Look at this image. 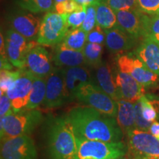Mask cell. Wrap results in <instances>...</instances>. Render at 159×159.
Here are the masks:
<instances>
[{"instance_id": "7c38bea8", "label": "cell", "mask_w": 159, "mask_h": 159, "mask_svg": "<svg viewBox=\"0 0 159 159\" xmlns=\"http://www.w3.org/2000/svg\"><path fill=\"white\" fill-rule=\"evenodd\" d=\"M35 76L27 69H23L21 75L7 90L6 94L11 99L14 111L22 110L28 103Z\"/></svg>"}, {"instance_id": "f35d334b", "label": "cell", "mask_w": 159, "mask_h": 159, "mask_svg": "<svg viewBox=\"0 0 159 159\" xmlns=\"http://www.w3.org/2000/svg\"><path fill=\"white\" fill-rule=\"evenodd\" d=\"M149 131L159 140V122L155 121L150 125Z\"/></svg>"}, {"instance_id": "f546056e", "label": "cell", "mask_w": 159, "mask_h": 159, "mask_svg": "<svg viewBox=\"0 0 159 159\" xmlns=\"http://www.w3.org/2000/svg\"><path fill=\"white\" fill-rule=\"evenodd\" d=\"M150 38L159 43V14L149 16L145 26L144 38Z\"/></svg>"}, {"instance_id": "f1b7e54d", "label": "cell", "mask_w": 159, "mask_h": 159, "mask_svg": "<svg viewBox=\"0 0 159 159\" xmlns=\"http://www.w3.org/2000/svg\"><path fill=\"white\" fill-rule=\"evenodd\" d=\"M23 69H19L17 71L1 69V79H0V94H4L7 93L11 85L14 83L22 73Z\"/></svg>"}, {"instance_id": "ffe728a7", "label": "cell", "mask_w": 159, "mask_h": 159, "mask_svg": "<svg viewBox=\"0 0 159 159\" xmlns=\"http://www.w3.org/2000/svg\"><path fill=\"white\" fill-rule=\"evenodd\" d=\"M52 61L57 67L81 66L86 64L83 51H77L66 47L62 43L56 45Z\"/></svg>"}, {"instance_id": "83f0119b", "label": "cell", "mask_w": 159, "mask_h": 159, "mask_svg": "<svg viewBox=\"0 0 159 159\" xmlns=\"http://www.w3.org/2000/svg\"><path fill=\"white\" fill-rule=\"evenodd\" d=\"M142 111L144 118L149 122L152 123L158 119L159 115V102L148 98L144 94L140 99Z\"/></svg>"}, {"instance_id": "e0dca14e", "label": "cell", "mask_w": 159, "mask_h": 159, "mask_svg": "<svg viewBox=\"0 0 159 159\" xmlns=\"http://www.w3.org/2000/svg\"><path fill=\"white\" fill-rule=\"evenodd\" d=\"M105 45L113 53L123 52L132 49L136 43V39L123 30L118 26L105 30Z\"/></svg>"}, {"instance_id": "ac0fdd59", "label": "cell", "mask_w": 159, "mask_h": 159, "mask_svg": "<svg viewBox=\"0 0 159 159\" xmlns=\"http://www.w3.org/2000/svg\"><path fill=\"white\" fill-rule=\"evenodd\" d=\"M41 21L32 13L15 16L11 20V28L30 41L37 40Z\"/></svg>"}, {"instance_id": "74e56055", "label": "cell", "mask_w": 159, "mask_h": 159, "mask_svg": "<svg viewBox=\"0 0 159 159\" xmlns=\"http://www.w3.org/2000/svg\"><path fill=\"white\" fill-rule=\"evenodd\" d=\"M11 99L6 94H1L0 97V116L3 117L13 112Z\"/></svg>"}, {"instance_id": "7bdbcfd3", "label": "cell", "mask_w": 159, "mask_h": 159, "mask_svg": "<svg viewBox=\"0 0 159 159\" xmlns=\"http://www.w3.org/2000/svg\"><path fill=\"white\" fill-rule=\"evenodd\" d=\"M133 159H152V158H135Z\"/></svg>"}, {"instance_id": "60d3db41", "label": "cell", "mask_w": 159, "mask_h": 159, "mask_svg": "<svg viewBox=\"0 0 159 159\" xmlns=\"http://www.w3.org/2000/svg\"><path fill=\"white\" fill-rule=\"evenodd\" d=\"M77 3L82 6H89V5H97L101 2L104 0H75Z\"/></svg>"}, {"instance_id": "30bf717a", "label": "cell", "mask_w": 159, "mask_h": 159, "mask_svg": "<svg viewBox=\"0 0 159 159\" xmlns=\"http://www.w3.org/2000/svg\"><path fill=\"white\" fill-rule=\"evenodd\" d=\"M1 142V159H38L34 142L29 135Z\"/></svg>"}, {"instance_id": "836d02e7", "label": "cell", "mask_w": 159, "mask_h": 159, "mask_svg": "<svg viewBox=\"0 0 159 159\" xmlns=\"http://www.w3.org/2000/svg\"><path fill=\"white\" fill-rule=\"evenodd\" d=\"M140 11L149 16L159 14V0H136Z\"/></svg>"}, {"instance_id": "4dcf8cb0", "label": "cell", "mask_w": 159, "mask_h": 159, "mask_svg": "<svg viewBox=\"0 0 159 159\" xmlns=\"http://www.w3.org/2000/svg\"><path fill=\"white\" fill-rule=\"evenodd\" d=\"M86 16V6H83L80 9L73 13L66 14V22L69 30L80 28Z\"/></svg>"}, {"instance_id": "cb8c5ba5", "label": "cell", "mask_w": 159, "mask_h": 159, "mask_svg": "<svg viewBox=\"0 0 159 159\" xmlns=\"http://www.w3.org/2000/svg\"><path fill=\"white\" fill-rule=\"evenodd\" d=\"M97 25L104 30H108L117 26L116 12L105 0L97 5Z\"/></svg>"}, {"instance_id": "603a6c76", "label": "cell", "mask_w": 159, "mask_h": 159, "mask_svg": "<svg viewBox=\"0 0 159 159\" xmlns=\"http://www.w3.org/2000/svg\"><path fill=\"white\" fill-rule=\"evenodd\" d=\"M47 90V77L35 76L33 83L32 90L30 95L29 102L26 105L25 109L33 110L36 109L44 101Z\"/></svg>"}, {"instance_id": "7a4b0ae2", "label": "cell", "mask_w": 159, "mask_h": 159, "mask_svg": "<svg viewBox=\"0 0 159 159\" xmlns=\"http://www.w3.org/2000/svg\"><path fill=\"white\" fill-rule=\"evenodd\" d=\"M47 144L50 159H75L77 150V139L66 117L52 119L49 122Z\"/></svg>"}, {"instance_id": "2e32d148", "label": "cell", "mask_w": 159, "mask_h": 159, "mask_svg": "<svg viewBox=\"0 0 159 159\" xmlns=\"http://www.w3.org/2000/svg\"><path fill=\"white\" fill-rule=\"evenodd\" d=\"M115 81L121 99L135 102L139 100L144 92V86L128 73L117 69L114 71Z\"/></svg>"}, {"instance_id": "d6986e66", "label": "cell", "mask_w": 159, "mask_h": 159, "mask_svg": "<svg viewBox=\"0 0 159 159\" xmlns=\"http://www.w3.org/2000/svg\"><path fill=\"white\" fill-rule=\"evenodd\" d=\"M135 55L150 70L159 75V43L150 38H144Z\"/></svg>"}, {"instance_id": "f6af8a7d", "label": "cell", "mask_w": 159, "mask_h": 159, "mask_svg": "<svg viewBox=\"0 0 159 159\" xmlns=\"http://www.w3.org/2000/svg\"><path fill=\"white\" fill-rule=\"evenodd\" d=\"M123 159H128V158H123Z\"/></svg>"}, {"instance_id": "4316f807", "label": "cell", "mask_w": 159, "mask_h": 159, "mask_svg": "<svg viewBox=\"0 0 159 159\" xmlns=\"http://www.w3.org/2000/svg\"><path fill=\"white\" fill-rule=\"evenodd\" d=\"M19 5L33 13L49 12L54 7V0H19Z\"/></svg>"}, {"instance_id": "1f68e13d", "label": "cell", "mask_w": 159, "mask_h": 159, "mask_svg": "<svg viewBox=\"0 0 159 159\" xmlns=\"http://www.w3.org/2000/svg\"><path fill=\"white\" fill-rule=\"evenodd\" d=\"M97 25V5L86 6V16L80 28L89 33Z\"/></svg>"}, {"instance_id": "9c48e42d", "label": "cell", "mask_w": 159, "mask_h": 159, "mask_svg": "<svg viewBox=\"0 0 159 159\" xmlns=\"http://www.w3.org/2000/svg\"><path fill=\"white\" fill-rule=\"evenodd\" d=\"M117 68L128 73L144 86H150L159 81V75L150 70L136 56L121 55L117 59Z\"/></svg>"}, {"instance_id": "52a82bcc", "label": "cell", "mask_w": 159, "mask_h": 159, "mask_svg": "<svg viewBox=\"0 0 159 159\" xmlns=\"http://www.w3.org/2000/svg\"><path fill=\"white\" fill-rule=\"evenodd\" d=\"M126 136L128 152L133 158L159 159V140L150 131L134 128Z\"/></svg>"}, {"instance_id": "8992f818", "label": "cell", "mask_w": 159, "mask_h": 159, "mask_svg": "<svg viewBox=\"0 0 159 159\" xmlns=\"http://www.w3.org/2000/svg\"><path fill=\"white\" fill-rule=\"evenodd\" d=\"M75 99L79 102L96 109L102 114L116 118L117 102L98 85L91 83L84 85L77 93Z\"/></svg>"}, {"instance_id": "8d00e7d4", "label": "cell", "mask_w": 159, "mask_h": 159, "mask_svg": "<svg viewBox=\"0 0 159 159\" xmlns=\"http://www.w3.org/2000/svg\"><path fill=\"white\" fill-rule=\"evenodd\" d=\"M105 38L106 35H105V30L97 25L94 28L88 33L87 42L103 45L105 43Z\"/></svg>"}, {"instance_id": "8fae6325", "label": "cell", "mask_w": 159, "mask_h": 159, "mask_svg": "<svg viewBox=\"0 0 159 159\" xmlns=\"http://www.w3.org/2000/svg\"><path fill=\"white\" fill-rule=\"evenodd\" d=\"M67 102L65 89V69L54 67L47 77V90L43 104L47 108L61 106Z\"/></svg>"}, {"instance_id": "ba28073f", "label": "cell", "mask_w": 159, "mask_h": 159, "mask_svg": "<svg viewBox=\"0 0 159 159\" xmlns=\"http://www.w3.org/2000/svg\"><path fill=\"white\" fill-rule=\"evenodd\" d=\"M37 44V42L28 41L12 28L6 33V52L13 66L18 69L26 68L27 53L30 49Z\"/></svg>"}, {"instance_id": "277c9868", "label": "cell", "mask_w": 159, "mask_h": 159, "mask_svg": "<svg viewBox=\"0 0 159 159\" xmlns=\"http://www.w3.org/2000/svg\"><path fill=\"white\" fill-rule=\"evenodd\" d=\"M76 139L77 150L75 159L122 158L126 153V147L121 141L105 142L77 138Z\"/></svg>"}, {"instance_id": "ee69618b", "label": "cell", "mask_w": 159, "mask_h": 159, "mask_svg": "<svg viewBox=\"0 0 159 159\" xmlns=\"http://www.w3.org/2000/svg\"><path fill=\"white\" fill-rule=\"evenodd\" d=\"M122 158H108V159H120Z\"/></svg>"}, {"instance_id": "9a60e30c", "label": "cell", "mask_w": 159, "mask_h": 159, "mask_svg": "<svg viewBox=\"0 0 159 159\" xmlns=\"http://www.w3.org/2000/svg\"><path fill=\"white\" fill-rule=\"evenodd\" d=\"M39 44V43H38ZM35 45L28 52L26 57V68L36 77H47L54 67L50 57L42 45Z\"/></svg>"}, {"instance_id": "d590c367", "label": "cell", "mask_w": 159, "mask_h": 159, "mask_svg": "<svg viewBox=\"0 0 159 159\" xmlns=\"http://www.w3.org/2000/svg\"><path fill=\"white\" fill-rule=\"evenodd\" d=\"M134 114H135V124L136 128L142 130L149 131L152 123L149 122L144 118L142 111V103L140 99L134 102Z\"/></svg>"}, {"instance_id": "5b68a950", "label": "cell", "mask_w": 159, "mask_h": 159, "mask_svg": "<svg viewBox=\"0 0 159 159\" xmlns=\"http://www.w3.org/2000/svg\"><path fill=\"white\" fill-rule=\"evenodd\" d=\"M68 31L66 14L47 12L41 20L36 42L42 46H56L62 42Z\"/></svg>"}, {"instance_id": "e575fe53", "label": "cell", "mask_w": 159, "mask_h": 159, "mask_svg": "<svg viewBox=\"0 0 159 159\" xmlns=\"http://www.w3.org/2000/svg\"><path fill=\"white\" fill-rule=\"evenodd\" d=\"M105 1L115 11L139 9L136 0H105Z\"/></svg>"}, {"instance_id": "484cf974", "label": "cell", "mask_w": 159, "mask_h": 159, "mask_svg": "<svg viewBox=\"0 0 159 159\" xmlns=\"http://www.w3.org/2000/svg\"><path fill=\"white\" fill-rule=\"evenodd\" d=\"M102 46L98 43H86L83 52L86 61L87 66L97 68L102 63Z\"/></svg>"}, {"instance_id": "d6a6232c", "label": "cell", "mask_w": 159, "mask_h": 159, "mask_svg": "<svg viewBox=\"0 0 159 159\" xmlns=\"http://www.w3.org/2000/svg\"><path fill=\"white\" fill-rule=\"evenodd\" d=\"M83 6L77 3L75 0H65L54 4L52 10L60 14H69L80 9Z\"/></svg>"}, {"instance_id": "ab89813d", "label": "cell", "mask_w": 159, "mask_h": 159, "mask_svg": "<svg viewBox=\"0 0 159 159\" xmlns=\"http://www.w3.org/2000/svg\"><path fill=\"white\" fill-rule=\"evenodd\" d=\"M13 66L8 57H1V69L11 70Z\"/></svg>"}, {"instance_id": "7402d4cb", "label": "cell", "mask_w": 159, "mask_h": 159, "mask_svg": "<svg viewBox=\"0 0 159 159\" xmlns=\"http://www.w3.org/2000/svg\"><path fill=\"white\" fill-rule=\"evenodd\" d=\"M117 102V124L123 134L127 135L133 129L136 128L134 114V102L120 99Z\"/></svg>"}, {"instance_id": "3957f363", "label": "cell", "mask_w": 159, "mask_h": 159, "mask_svg": "<svg viewBox=\"0 0 159 159\" xmlns=\"http://www.w3.org/2000/svg\"><path fill=\"white\" fill-rule=\"evenodd\" d=\"M42 120V114L36 109L24 108L1 117V142L32 134Z\"/></svg>"}, {"instance_id": "6da1fadb", "label": "cell", "mask_w": 159, "mask_h": 159, "mask_svg": "<svg viewBox=\"0 0 159 159\" xmlns=\"http://www.w3.org/2000/svg\"><path fill=\"white\" fill-rule=\"evenodd\" d=\"M66 118L77 139L116 142H120L124 134L116 118L102 114L89 106L72 109Z\"/></svg>"}, {"instance_id": "5bb4252c", "label": "cell", "mask_w": 159, "mask_h": 159, "mask_svg": "<svg viewBox=\"0 0 159 159\" xmlns=\"http://www.w3.org/2000/svg\"><path fill=\"white\" fill-rule=\"evenodd\" d=\"M65 69V89L67 102L75 100L78 91L85 85L94 83L88 68L84 66Z\"/></svg>"}, {"instance_id": "44dd1931", "label": "cell", "mask_w": 159, "mask_h": 159, "mask_svg": "<svg viewBox=\"0 0 159 159\" xmlns=\"http://www.w3.org/2000/svg\"><path fill=\"white\" fill-rule=\"evenodd\" d=\"M96 78L98 85L115 101L121 99L115 81L114 70L106 62H102L97 67Z\"/></svg>"}, {"instance_id": "d4e9b609", "label": "cell", "mask_w": 159, "mask_h": 159, "mask_svg": "<svg viewBox=\"0 0 159 159\" xmlns=\"http://www.w3.org/2000/svg\"><path fill=\"white\" fill-rule=\"evenodd\" d=\"M88 33L82 29L69 30L61 43L67 48L77 51H83L87 43Z\"/></svg>"}, {"instance_id": "b9f144b4", "label": "cell", "mask_w": 159, "mask_h": 159, "mask_svg": "<svg viewBox=\"0 0 159 159\" xmlns=\"http://www.w3.org/2000/svg\"><path fill=\"white\" fill-rule=\"evenodd\" d=\"M63 1H65V0H54V4L60 2H63Z\"/></svg>"}, {"instance_id": "4fadbf2b", "label": "cell", "mask_w": 159, "mask_h": 159, "mask_svg": "<svg viewBox=\"0 0 159 159\" xmlns=\"http://www.w3.org/2000/svg\"><path fill=\"white\" fill-rule=\"evenodd\" d=\"M117 18V26L136 39L144 38L145 26L148 15L139 9L115 11Z\"/></svg>"}]
</instances>
